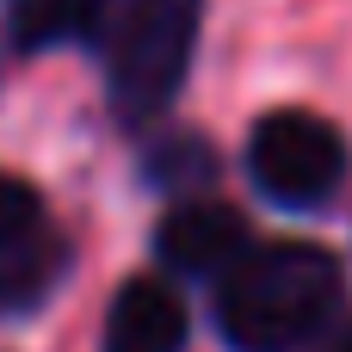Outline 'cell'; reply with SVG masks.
Here are the masks:
<instances>
[{"label":"cell","mask_w":352,"mask_h":352,"mask_svg":"<svg viewBox=\"0 0 352 352\" xmlns=\"http://www.w3.org/2000/svg\"><path fill=\"white\" fill-rule=\"evenodd\" d=\"M346 303V272L316 241H266L217 285V334L229 352H303Z\"/></svg>","instance_id":"1"},{"label":"cell","mask_w":352,"mask_h":352,"mask_svg":"<svg viewBox=\"0 0 352 352\" xmlns=\"http://www.w3.org/2000/svg\"><path fill=\"white\" fill-rule=\"evenodd\" d=\"M198 12L204 0H124L118 6V25L105 37V87L124 124L155 118L179 93L192 68V43H198Z\"/></svg>","instance_id":"2"},{"label":"cell","mask_w":352,"mask_h":352,"mask_svg":"<svg viewBox=\"0 0 352 352\" xmlns=\"http://www.w3.org/2000/svg\"><path fill=\"white\" fill-rule=\"evenodd\" d=\"M248 173L278 210H322L346 179V136L316 111H266L248 136Z\"/></svg>","instance_id":"3"},{"label":"cell","mask_w":352,"mask_h":352,"mask_svg":"<svg viewBox=\"0 0 352 352\" xmlns=\"http://www.w3.org/2000/svg\"><path fill=\"white\" fill-rule=\"evenodd\" d=\"M155 254L167 272L179 278H229L254 241H248V217L235 204H217V198H192V204H173L155 229Z\"/></svg>","instance_id":"4"},{"label":"cell","mask_w":352,"mask_h":352,"mask_svg":"<svg viewBox=\"0 0 352 352\" xmlns=\"http://www.w3.org/2000/svg\"><path fill=\"white\" fill-rule=\"evenodd\" d=\"M105 352H186V303L161 278H130L105 309Z\"/></svg>","instance_id":"5"},{"label":"cell","mask_w":352,"mask_h":352,"mask_svg":"<svg viewBox=\"0 0 352 352\" xmlns=\"http://www.w3.org/2000/svg\"><path fill=\"white\" fill-rule=\"evenodd\" d=\"M68 272V241L56 229H25L12 241H0V316H25L37 309Z\"/></svg>","instance_id":"6"},{"label":"cell","mask_w":352,"mask_h":352,"mask_svg":"<svg viewBox=\"0 0 352 352\" xmlns=\"http://www.w3.org/2000/svg\"><path fill=\"white\" fill-rule=\"evenodd\" d=\"M124 0H6V25L19 50H62L87 37H111Z\"/></svg>","instance_id":"7"},{"label":"cell","mask_w":352,"mask_h":352,"mask_svg":"<svg viewBox=\"0 0 352 352\" xmlns=\"http://www.w3.org/2000/svg\"><path fill=\"white\" fill-rule=\"evenodd\" d=\"M148 179L155 186H179V179H210V148L198 136H173L167 148L148 155Z\"/></svg>","instance_id":"8"},{"label":"cell","mask_w":352,"mask_h":352,"mask_svg":"<svg viewBox=\"0 0 352 352\" xmlns=\"http://www.w3.org/2000/svg\"><path fill=\"white\" fill-rule=\"evenodd\" d=\"M25 229H37V192H31L25 179L0 173V241L25 235Z\"/></svg>","instance_id":"9"},{"label":"cell","mask_w":352,"mask_h":352,"mask_svg":"<svg viewBox=\"0 0 352 352\" xmlns=\"http://www.w3.org/2000/svg\"><path fill=\"white\" fill-rule=\"evenodd\" d=\"M322 352H352V322H340V328L322 340Z\"/></svg>","instance_id":"10"}]
</instances>
